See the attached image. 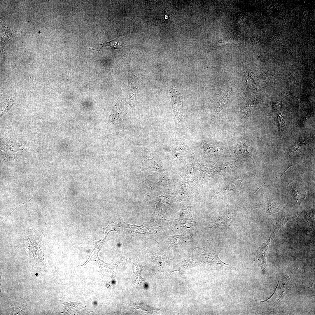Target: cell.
<instances>
[{
  "label": "cell",
  "instance_id": "10",
  "mask_svg": "<svg viewBox=\"0 0 315 315\" xmlns=\"http://www.w3.org/2000/svg\"><path fill=\"white\" fill-rule=\"evenodd\" d=\"M278 120L279 121L280 123V126L281 127V129H282L284 127V120L283 119L280 113H279V115L278 116Z\"/></svg>",
  "mask_w": 315,
  "mask_h": 315
},
{
  "label": "cell",
  "instance_id": "11",
  "mask_svg": "<svg viewBox=\"0 0 315 315\" xmlns=\"http://www.w3.org/2000/svg\"><path fill=\"white\" fill-rule=\"evenodd\" d=\"M242 145L246 148V151L247 153H249L248 151V148L250 146L251 144L247 141H244L242 143Z\"/></svg>",
  "mask_w": 315,
  "mask_h": 315
},
{
  "label": "cell",
  "instance_id": "6",
  "mask_svg": "<svg viewBox=\"0 0 315 315\" xmlns=\"http://www.w3.org/2000/svg\"><path fill=\"white\" fill-rule=\"evenodd\" d=\"M100 45L102 46V47L99 50H97L92 48H89L92 50H97L99 53L102 48L104 46H109L112 48L117 49H121V46L117 38H116L110 41L100 44Z\"/></svg>",
  "mask_w": 315,
  "mask_h": 315
},
{
  "label": "cell",
  "instance_id": "2",
  "mask_svg": "<svg viewBox=\"0 0 315 315\" xmlns=\"http://www.w3.org/2000/svg\"><path fill=\"white\" fill-rule=\"evenodd\" d=\"M276 235L271 233L267 241L263 243L256 252L254 260L259 265L263 272H265L267 257L270 249L271 243Z\"/></svg>",
  "mask_w": 315,
  "mask_h": 315
},
{
  "label": "cell",
  "instance_id": "9",
  "mask_svg": "<svg viewBox=\"0 0 315 315\" xmlns=\"http://www.w3.org/2000/svg\"><path fill=\"white\" fill-rule=\"evenodd\" d=\"M106 239V238L104 237L102 240L99 241L95 243L94 249L91 253V255H92L95 253H96L100 249L104 244Z\"/></svg>",
  "mask_w": 315,
  "mask_h": 315
},
{
  "label": "cell",
  "instance_id": "4",
  "mask_svg": "<svg viewBox=\"0 0 315 315\" xmlns=\"http://www.w3.org/2000/svg\"><path fill=\"white\" fill-rule=\"evenodd\" d=\"M284 208L275 202L272 199H269L267 202L266 206V213L267 216L274 213L283 211Z\"/></svg>",
  "mask_w": 315,
  "mask_h": 315
},
{
  "label": "cell",
  "instance_id": "7",
  "mask_svg": "<svg viewBox=\"0 0 315 315\" xmlns=\"http://www.w3.org/2000/svg\"><path fill=\"white\" fill-rule=\"evenodd\" d=\"M109 224L108 227L105 228H102L104 230L105 233V237L106 238L108 233L113 230L117 231L116 225L115 222L112 219H108Z\"/></svg>",
  "mask_w": 315,
  "mask_h": 315
},
{
  "label": "cell",
  "instance_id": "5",
  "mask_svg": "<svg viewBox=\"0 0 315 315\" xmlns=\"http://www.w3.org/2000/svg\"><path fill=\"white\" fill-rule=\"evenodd\" d=\"M232 220V217L231 215H225L222 216L218 219L212 226L217 227L221 226H230Z\"/></svg>",
  "mask_w": 315,
  "mask_h": 315
},
{
  "label": "cell",
  "instance_id": "8",
  "mask_svg": "<svg viewBox=\"0 0 315 315\" xmlns=\"http://www.w3.org/2000/svg\"><path fill=\"white\" fill-rule=\"evenodd\" d=\"M135 305L141 308L144 312H147L148 313L152 314L156 311L160 310L159 309L151 307L147 305L145 303H139L136 304Z\"/></svg>",
  "mask_w": 315,
  "mask_h": 315
},
{
  "label": "cell",
  "instance_id": "3",
  "mask_svg": "<svg viewBox=\"0 0 315 315\" xmlns=\"http://www.w3.org/2000/svg\"><path fill=\"white\" fill-rule=\"evenodd\" d=\"M295 220L302 222L306 232L309 233L314 227V213L311 211L303 212L296 217Z\"/></svg>",
  "mask_w": 315,
  "mask_h": 315
},
{
  "label": "cell",
  "instance_id": "1",
  "mask_svg": "<svg viewBox=\"0 0 315 315\" xmlns=\"http://www.w3.org/2000/svg\"><path fill=\"white\" fill-rule=\"evenodd\" d=\"M288 279H286L285 284H281L280 286L278 282L277 288L272 295L269 299L264 301H259L252 300L254 305L259 309H265L270 305L276 303L285 292L288 289V286H287Z\"/></svg>",
  "mask_w": 315,
  "mask_h": 315
}]
</instances>
